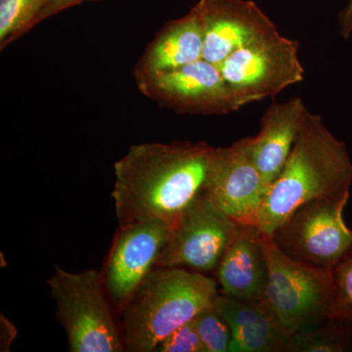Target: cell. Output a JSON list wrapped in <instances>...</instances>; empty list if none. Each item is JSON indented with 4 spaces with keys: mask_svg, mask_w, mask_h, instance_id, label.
Masks as SVG:
<instances>
[{
    "mask_svg": "<svg viewBox=\"0 0 352 352\" xmlns=\"http://www.w3.org/2000/svg\"><path fill=\"white\" fill-rule=\"evenodd\" d=\"M212 146L142 143L113 164L112 197L120 226L161 220L171 226L205 193Z\"/></svg>",
    "mask_w": 352,
    "mask_h": 352,
    "instance_id": "6da1fadb",
    "label": "cell"
},
{
    "mask_svg": "<svg viewBox=\"0 0 352 352\" xmlns=\"http://www.w3.org/2000/svg\"><path fill=\"white\" fill-rule=\"evenodd\" d=\"M351 183L346 144L324 126L320 116L308 112L283 170L264 196L259 231L272 237L298 208L317 199L349 195Z\"/></svg>",
    "mask_w": 352,
    "mask_h": 352,
    "instance_id": "7a4b0ae2",
    "label": "cell"
},
{
    "mask_svg": "<svg viewBox=\"0 0 352 352\" xmlns=\"http://www.w3.org/2000/svg\"><path fill=\"white\" fill-rule=\"evenodd\" d=\"M217 283L204 273L156 267L122 308L124 346L153 352L176 329L194 320L219 298Z\"/></svg>",
    "mask_w": 352,
    "mask_h": 352,
    "instance_id": "3957f363",
    "label": "cell"
},
{
    "mask_svg": "<svg viewBox=\"0 0 352 352\" xmlns=\"http://www.w3.org/2000/svg\"><path fill=\"white\" fill-rule=\"evenodd\" d=\"M261 243L268 266L263 302L285 327L295 333L330 318L332 271L289 258L263 233Z\"/></svg>",
    "mask_w": 352,
    "mask_h": 352,
    "instance_id": "277c9868",
    "label": "cell"
},
{
    "mask_svg": "<svg viewBox=\"0 0 352 352\" xmlns=\"http://www.w3.org/2000/svg\"><path fill=\"white\" fill-rule=\"evenodd\" d=\"M57 318L72 352H120L124 340L104 295L103 276L97 270L73 273L56 266L48 279Z\"/></svg>",
    "mask_w": 352,
    "mask_h": 352,
    "instance_id": "5b68a950",
    "label": "cell"
},
{
    "mask_svg": "<svg viewBox=\"0 0 352 352\" xmlns=\"http://www.w3.org/2000/svg\"><path fill=\"white\" fill-rule=\"evenodd\" d=\"M351 194L317 199L298 208L272 235L289 258L332 270L352 245L344 212Z\"/></svg>",
    "mask_w": 352,
    "mask_h": 352,
    "instance_id": "8992f818",
    "label": "cell"
},
{
    "mask_svg": "<svg viewBox=\"0 0 352 352\" xmlns=\"http://www.w3.org/2000/svg\"><path fill=\"white\" fill-rule=\"evenodd\" d=\"M141 94L177 113H226L250 102L231 87L219 67L201 58L170 71L136 76Z\"/></svg>",
    "mask_w": 352,
    "mask_h": 352,
    "instance_id": "52a82bcc",
    "label": "cell"
},
{
    "mask_svg": "<svg viewBox=\"0 0 352 352\" xmlns=\"http://www.w3.org/2000/svg\"><path fill=\"white\" fill-rule=\"evenodd\" d=\"M298 52V41L277 31L236 50L219 68L231 87L251 104L302 82L305 69Z\"/></svg>",
    "mask_w": 352,
    "mask_h": 352,
    "instance_id": "ba28073f",
    "label": "cell"
},
{
    "mask_svg": "<svg viewBox=\"0 0 352 352\" xmlns=\"http://www.w3.org/2000/svg\"><path fill=\"white\" fill-rule=\"evenodd\" d=\"M238 226L204 193L171 227L157 267L215 271Z\"/></svg>",
    "mask_w": 352,
    "mask_h": 352,
    "instance_id": "9c48e42d",
    "label": "cell"
},
{
    "mask_svg": "<svg viewBox=\"0 0 352 352\" xmlns=\"http://www.w3.org/2000/svg\"><path fill=\"white\" fill-rule=\"evenodd\" d=\"M268 186L252 161L248 139L229 147L212 148L205 194L237 226H258Z\"/></svg>",
    "mask_w": 352,
    "mask_h": 352,
    "instance_id": "30bf717a",
    "label": "cell"
},
{
    "mask_svg": "<svg viewBox=\"0 0 352 352\" xmlns=\"http://www.w3.org/2000/svg\"><path fill=\"white\" fill-rule=\"evenodd\" d=\"M170 224L147 220L120 226L103 276L104 286L116 307L122 309L157 261L170 239Z\"/></svg>",
    "mask_w": 352,
    "mask_h": 352,
    "instance_id": "8fae6325",
    "label": "cell"
},
{
    "mask_svg": "<svg viewBox=\"0 0 352 352\" xmlns=\"http://www.w3.org/2000/svg\"><path fill=\"white\" fill-rule=\"evenodd\" d=\"M193 7L203 30V58L217 67L236 50L277 32L251 0H199Z\"/></svg>",
    "mask_w": 352,
    "mask_h": 352,
    "instance_id": "7c38bea8",
    "label": "cell"
},
{
    "mask_svg": "<svg viewBox=\"0 0 352 352\" xmlns=\"http://www.w3.org/2000/svg\"><path fill=\"white\" fill-rule=\"evenodd\" d=\"M215 275L220 294L247 302L263 300L268 283V266L258 227L238 226Z\"/></svg>",
    "mask_w": 352,
    "mask_h": 352,
    "instance_id": "4fadbf2b",
    "label": "cell"
},
{
    "mask_svg": "<svg viewBox=\"0 0 352 352\" xmlns=\"http://www.w3.org/2000/svg\"><path fill=\"white\" fill-rule=\"evenodd\" d=\"M307 113L300 98L272 104L261 119L258 135L247 138L252 161L268 188L283 170Z\"/></svg>",
    "mask_w": 352,
    "mask_h": 352,
    "instance_id": "5bb4252c",
    "label": "cell"
},
{
    "mask_svg": "<svg viewBox=\"0 0 352 352\" xmlns=\"http://www.w3.org/2000/svg\"><path fill=\"white\" fill-rule=\"evenodd\" d=\"M214 305L232 331L229 352H287L294 333L263 300L247 302L219 293Z\"/></svg>",
    "mask_w": 352,
    "mask_h": 352,
    "instance_id": "9a60e30c",
    "label": "cell"
},
{
    "mask_svg": "<svg viewBox=\"0 0 352 352\" xmlns=\"http://www.w3.org/2000/svg\"><path fill=\"white\" fill-rule=\"evenodd\" d=\"M204 34L196 9L164 25L147 46L134 78L170 71L203 58Z\"/></svg>",
    "mask_w": 352,
    "mask_h": 352,
    "instance_id": "2e32d148",
    "label": "cell"
},
{
    "mask_svg": "<svg viewBox=\"0 0 352 352\" xmlns=\"http://www.w3.org/2000/svg\"><path fill=\"white\" fill-rule=\"evenodd\" d=\"M352 351V321L328 318L294 333L287 352Z\"/></svg>",
    "mask_w": 352,
    "mask_h": 352,
    "instance_id": "e0dca14e",
    "label": "cell"
},
{
    "mask_svg": "<svg viewBox=\"0 0 352 352\" xmlns=\"http://www.w3.org/2000/svg\"><path fill=\"white\" fill-rule=\"evenodd\" d=\"M44 0H0V50L36 27Z\"/></svg>",
    "mask_w": 352,
    "mask_h": 352,
    "instance_id": "ac0fdd59",
    "label": "cell"
},
{
    "mask_svg": "<svg viewBox=\"0 0 352 352\" xmlns=\"http://www.w3.org/2000/svg\"><path fill=\"white\" fill-rule=\"evenodd\" d=\"M205 352H229L232 331L215 305L206 308L194 318Z\"/></svg>",
    "mask_w": 352,
    "mask_h": 352,
    "instance_id": "d6986e66",
    "label": "cell"
},
{
    "mask_svg": "<svg viewBox=\"0 0 352 352\" xmlns=\"http://www.w3.org/2000/svg\"><path fill=\"white\" fill-rule=\"evenodd\" d=\"M331 271L333 302L330 318L352 321V245Z\"/></svg>",
    "mask_w": 352,
    "mask_h": 352,
    "instance_id": "ffe728a7",
    "label": "cell"
},
{
    "mask_svg": "<svg viewBox=\"0 0 352 352\" xmlns=\"http://www.w3.org/2000/svg\"><path fill=\"white\" fill-rule=\"evenodd\" d=\"M157 352H205L194 320L176 329L160 342Z\"/></svg>",
    "mask_w": 352,
    "mask_h": 352,
    "instance_id": "44dd1931",
    "label": "cell"
},
{
    "mask_svg": "<svg viewBox=\"0 0 352 352\" xmlns=\"http://www.w3.org/2000/svg\"><path fill=\"white\" fill-rule=\"evenodd\" d=\"M91 1H97V0H44L43 6L39 11L34 25H38L39 23L43 22L58 13H61L62 11L72 8V7Z\"/></svg>",
    "mask_w": 352,
    "mask_h": 352,
    "instance_id": "7402d4cb",
    "label": "cell"
},
{
    "mask_svg": "<svg viewBox=\"0 0 352 352\" xmlns=\"http://www.w3.org/2000/svg\"><path fill=\"white\" fill-rule=\"evenodd\" d=\"M340 34L344 38H349L352 32V0H349V4L340 14Z\"/></svg>",
    "mask_w": 352,
    "mask_h": 352,
    "instance_id": "603a6c76",
    "label": "cell"
}]
</instances>
